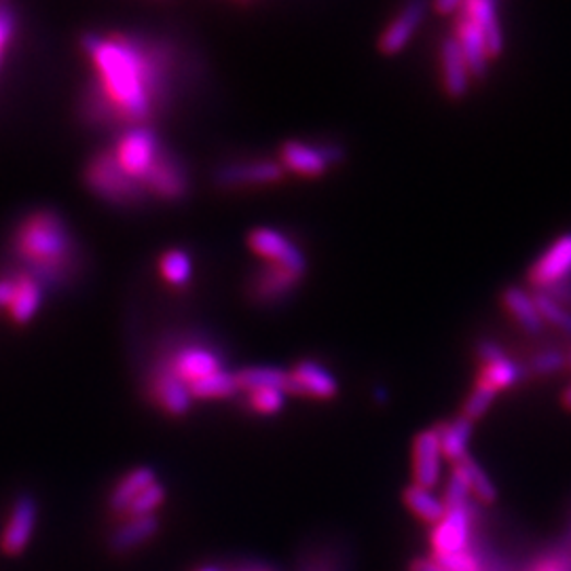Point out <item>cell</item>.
Listing matches in <instances>:
<instances>
[{
	"mask_svg": "<svg viewBox=\"0 0 571 571\" xmlns=\"http://www.w3.org/2000/svg\"><path fill=\"white\" fill-rule=\"evenodd\" d=\"M83 49L98 81L87 92L85 115L98 123L151 119L166 90L168 47L126 34H85Z\"/></svg>",
	"mask_w": 571,
	"mask_h": 571,
	"instance_id": "1",
	"label": "cell"
},
{
	"mask_svg": "<svg viewBox=\"0 0 571 571\" xmlns=\"http://www.w3.org/2000/svg\"><path fill=\"white\" fill-rule=\"evenodd\" d=\"M15 250L40 284H62L72 271L74 241L64 218L53 210L28 216L15 237Z\"/></svg>",
	"mask_w": 571,
	"mask_h": 571,
	"instance_id": "2",
	"label": "cell"
},
{
	"mask_svg": "<svg viewBox=\"0 0 571 571\" xmlns=\"http://www.w3.org/2000/svg\"><path fill=\"white\" fill-rule=\"evenodd\" d=\"M85 185L87 189L98 195L100 200L117 205H128L144 200V189L135 182L126 169L119 166L115 153L96 155L85 169Z\"/></svg>",
	"mask_w": 571,
	"mask_h": 571,
	"instance_id": "3",
	"label": "cell"
},
{
	"mask_svg": "<svg viewBox=\"0 0 571 571\" xmlns=\"http://www.w3.org/2000/svg\"><path fill=\"white\" fill-rule=\"evenodd\" d=\"M159 153H162V144L146 128H134L128 134L121 135L115 148V157L119 166L126 169V174L132 176L135 182H140L146 176V171L153 168Z\"/></svg>",
	"mask_w": 571,
	"mask_h": 571,
	"instance_id": "4",
	"label": "cell"
},
{
	"mask_svg": "<svg viewBox=\"0 0 571 571\" xmlns=\"http://www.w3.org/2000/svg\"><path fill=\"white\" fill-rule=\"evenodd\" d=\"M140 187L144 189V193H153L159 200L176 202L187 195L189 182L180 162L162 148L153 168L148 169L146 176L140 180Z\"/></svg>",
	"mask_w": 571,
	"mask_h": 571,
	"instance_id": "5",
	"label": "cell"
},
{
	"mask_svg": "<svg viewBox=\"0 0 571 571\" xmlns=\"http://www.w3.org/2000/svg\"><path fill=\"white\" fill-rule=\"evenodd\" d=\"M248 243L257 254H261L273 265L293 271L297 275H305V271H307L305 254L288 237L282 236L279 231L265 229V227L254 229L248 237Z\"/></svg>",
	"mask_w": 571,
	"mask_h": 571,
	"instance_id": "6",
	"label": "cell"
},
{
	"mask_svg": "<svg viewBox=\"0 0 571 571\" xmlns=\"http://www.w3.org/2000/svg\"><path fill=\"white\" fill-rule=\"evenodd\" d=\"M38 521V504L33 496H20L9 512L7 525L0 536V546L7 555L15 557L31 544Z\"/></svg>",
	"mask_w": 571,
	"mask_h": 571,
	"instance_id": "7",
	"label": "cell"
},
{
	"mask_svg": "<svg viewBox=\"0 0 571 571\" xmlns=\"http://www.w3.org/2000/svg\"><path fill=\"white\" fill-rule=\"evenodd\" d=\"M286 169L279 162L271 159H257V162H237L229 164L216 171L214 180L218 187L237 189V187H259V185H273L284 178Z\"/></svg>",
	"mask_w": 571,
	"mask_h": 571,
	"instance_id": "8",
	"label": "cell"
},
{
	"mask_svg": "<svg viewBox=\"0 0 571 571\" xmlns=\"http://www.w3.org/2000/svg\"><path fill=\"white\" fill-rule=\"evenodd\" d=\"M472 523H474L472 505L447 510L444 519L432 532L435 555H455L471 548L468 542H471Z\"/></svg>",
	"mask_w": 571,
	"mask_h": 571,
	"instance_id": "9",
	"label": "cell"
},
{
	"mask_svg": "<svg viewBox=\"0 0 571 571\" xmlns=\"http://www.w3.org/2000/svg\"><path fill=\"white\" fill-rule=\"evenodd\" d=\"M571 273V234L557 239L530 271V282L539 288L548 290L568 279Z\"/></svg>",
	"mask_w": 571,
	"mask_h": 571,
	"instance_id": "10",
	"label": "cell"
},
{
	"mask_svg": "<svg viewBox=\"0 0 571 571\" xmlns=\"http://www.w3.org/2000/svg\"><path fill=\"white\" fill-rule=\"evenodd\" d=\"M164 365L187 385H193L203 377H207L216 370H223L221 358L212 349L202 347V345H191V347L178 349Z\"/></svg>",
	"mask_w": 571,
	"mask_h": 571,
	"instance_id": "11",
	"label": "cell"
},
{
	"mask_svg": "<svg viewBox=\"0 0 571 571\" xmlns=\"http://www.w3.org/2000/svg\"><path fill=\"white\" fill-rule=\"evenodd\" d=\"M151 394H153V401L174 417L187 415L193 403L189 385L185 381H180L166 365H159L153 372Z\"/></svg>",
	"mask_w": 571,
	"mask_h": 571,
	"instance_id": "12",
	"label": "cell"
},
{
	"mask_svg": "<svg viewBox=\"0 0 571 571\" xmlns=\"http://www.w3.org/2000/svg\"><path fill=\"white\" fill-rule=\"evenodd\" d=\"M426 11H428V7L424 2H411L403 7L401 13L394 17V22H390V26L381 33L379 51L383 56L401 53L417 33V28L421 26Z\"/></svg>",
	"mask_w": 571,
	"mask_h": 571,
	"instance_id": "13",
	"label": "cell"
},
{
	"mask_svg": "<svg viewBox=\"0 0 571 571\" xmlns=\"http://www.w3.org/2000/svg\"><path fill=\"white\" fill-rule=\"evenodd\" d=\"M440 60H442V85L449 98L460 100L471 90V70L464 60V53L460 49V43L455 36H447L440 47Z\"/></svg>",
	"mask_w": 571,
	"mask_h": 571,
	"instance_id": "14",
	"label": "cell"
},
{
	"mask_svg": "<svg viewBox=\"0 0 571 571\" xmlns=\"http://www.w3.org/2000/svg\"><path fill=\"white\" fill-rule=\"evenodd\" d=\"M302 275L267 263L252 277V299L257 302H275L286 299L301 282Z\"/></svg>",
	"mask_w": 571,
	"mask_h": 571,
	"instance_id": "15",
	"label": "cell"
},
{
	"mask_svg": "<svg viewBox=\"0 0 571 571\" xmlns=\"http://www.w3.org/2000/svg\"><path fill=\"white\" fill-rule=\"evenodd\" d=\"M440 440L437 430H426L415 438L413 447V468H415V485L424 489H435L440 480Z\"/></svg>",
	"mask_w": 571,
	"mask_h": 571,
	"instance_id": "16",
	"label": "cell"
},
{
	"mask_svg": "<svg viewBox=\"0 0 571 571\" xmlns=\"http://www.w3.org/2000/svg\"><path fill=\"white\" fill-rule=\"evenodd\" d=\"M464 11V7H462ZM457 43L460 49L464 53V60L468 64L472 76L476 79H485L489 72V53H487V45L485 38L478 31V26L472 22L471 15L464 11L460 22H457Z\"/></svg>",
	"mask_w": 571,
	"mask_h": 571,
	"instance_id": "17",
	"label": "cell"
},
{
	"mask_svg": "<svg viewBox=\"0 0 571 571\" xmlns=\"http://www.w3.org/2000/svg\"><path fill=\"white\" fill-rule=\"evenodd\" d=\"M159 532V519L153 516H138L121 523L108 539L112 555H130L140 548L144 542L155 538Z\"/></svg>",
	"mask_w": 571,
	"mask_h": 571,
	"instance_id": "18",
	"label": "cell"
},
{
	"mask_svg": "<svg viewBox=\"0 0 571 571\" xmlns=\"http://www.w3.org/2000/svg\"><path fill=\"white\" fill-rule=\"evenodd\" d=\"M282 166L284 169H293L301 176H322L331 168L320 144H307L299 140H288L282 144Z\"/></svg>",
	"mask_w": 571,
	"mask_h": 571,
	"instance_id": "19",
	"label": "cell"
},
{
	"mask_svg": "<svg viewBox=\"0 0 571 571\" xmlns=\"http://www.w3.org/2000/svg\"><path fill=\"white\" fill-rule=\"evenodd\" d=\"M290 372L295 377L299 396L329 401V398H335L336 392H338V383H336L333 372L324 369L318 362L305 360L301 365H297V369L290 370Z\"/></svg>",
	"mask_w": 571,
	"mask_h": 571,
	"instance_id": "20",
	"label": "cell"
},
{
	"mask_svg": "<svg viewBox=\"0 0 571 571\" xmlns=\"http://www.w3.org/2000/svg\"><path fill=\"white\" fill-rule=\"evenodd\" d=\"M464 11L472 17V22L478 26V31L485 38L489 58H498L504 49V34L498 20V7L491 0H471L464 4Z\"/></svg>",
	"mask_w": 571,
	"mask_h": 571,
	"instance_id": "21",
	"label": "cell"
},
{
	"mask_svg": "<svg viewBox=\"0 0 571 571\" xmlns=\"http://www.w3.org/2000/svg\"><path fill=\"white\" fill-rule=\"evenodd\" d=\"M237 385L246 392L257 390H279L284 394H297V383L293 372L277 367H250L237 370Z\"/></svg>",
	"mask_w": 571,
	"mask_h": 571,
	"instance_id": "22",
	"label": "cell"
},
{
	"mask_svg": "<svg viewBox=\"0 0 571 571\" xmlns=\"http://www.w3.org/2000/svg\"><path fill=\"white\" fill-rule=\"evenodd\" d=\"M40 301H43L40 282L26 271L15 275V295H13V301L7 309L11 320L15 324H28L36 316Z\"/></svg>",
	"mask_w": 571,
	"mask_h": 571,
	"instance_id": "23",
	"label": "cell"
},
{
	"mask_svg": "<svg viewBox=\"0 0 571 571\" xmlns=\"http://www.w3.org/2000/svg\"><path fill=\"white\" fill-rule=\"evenodd\" d=\"M157 483V474L153 468H134L132 472H128L112 489L110 498H108V505L112 512L117 514H126V510L130 505L134 504L135 498L146 491L151 485Z\"/></svg>",
	"mask_w": 571,
	"mask_h": 571,
	"instance_id": "24",
	"label": "cell"
},
{
	"mask_svg": "<svg viewBox=\"0 0 571 571\" xmlns=\"http://www.w3.org/2000/svg\"><path fill=\"white\" fill-rule=\"evenodd\" d=\"M435 430L440 440V451L447 460L457 464L468 457V442H471L472 430H474V421L460 417L451 424H440Z\"/></svg>",
	"mask_w": 571,
	"mask_h": 571,
	"instance_id": "25",
	"label": "cell"
},
{
	"mask_svg": "<svg viewBox=\"0 0 571 571\" xmlns=\"http://www.w3.org/2000/svg\"><path fill=\"white\" fill-rule=\"evenodd\" d=\"M502 301L504 307L516 318V322L532 335H538L544 329V318L539 313L538 305L536 299L521 290V288H505L504 295H502Z\"/></svg>",
	"mask_w": 571,
	"mask_h": 571,
	"instance_id": "26",
	"label": "cell"
},
{
	"mask_svg": "<svg viewBox=\"0 0 571 571\" xmlns=\"http://www.w3.org/2000/svg\"><path fill=\"white\" fill-rule=\"evenodd\" d=\"M404 504L408 505V510L421 519L424 523L428 525H435L437 527L438 523L444 519L447 514V505L444 502L437 498L430 489H424L419 485H411L404 489L403 496Z\"/></svg>",
	"mask_w": 571,
	"mask_h": 571,
	"instance_id": "27",
	"label": "cell"
},
{
	"mask_svg": "<svg viewBox=\"0 0 571 571\" xmlns=\"http://www.w3.org/2000/svg\"><path fill=\"white\" fill-rule=\"evenodd\" d=\"M193 398H231L239 392L236 372L229 370H216L193 385H189Z\"/></svg>",
	"mask_w": 571,
	"mask_h": 571,
	"instance_id": "28",
	"label": "cell"
},
{
	"mask_svg": "<svg viewBox=\"0 0 571 571\" xmlns=\"http://www.w3.org/2000/svg\"><path fill=\"white\" fill-rule=\"evenodd\" d=\"M455 471L464 476V480L468 483L471 493L474 498H478V500L485 502V504H491V502L498 500V489H496V485L489 480V476L472 460L471 455H468L466 460L457 462V464H455Z\"/></svg>",
	"mask_w": 571,
	"mask_h": 571,
	"instance_id": "29",
	"label": "cell"
},
{
	"mask_svg": "<svg viewBox=\"0 0 571 571\" xmlns=\"http://www.w3.org/2000/svg\"><path fill=\"white\" fill-rule=\"evenodd\" d=\"M523 374H525L523 369L519 365H514L512 360H508V356H505V358L493 362V365H485V369L478 377V383H485L491 390L500 392L504 388L516 385L523 379Z\"/></svg>",
	"mask_w": 571,
	"mask_h": 571,
	"instance_id": "30",
	"label": "cell"
},
{
	"mask_svg": "<svg viewBox=\"0 0 571 571\" xmlns=\"http://www.w3.org/2000/svg\"><path fill=\"white\" fill-rule=\"evenodd\" d=\"M162 275L168 279L171 286H185L191 279V259L185 250H169L159 261Z\"/></svg>",
	"mask_w": 571,
	"mask_h": 571,
	"instance_id": "31",
	"label": "cell"
},
{
	"mask_svg": "<svg viewBox=\"0 0 571 571\" xmlns=\"http://www.w3.org/2000/svg\"><path fill=\"white\" fill-rule=\"evenodd\" d=\"M168 493L162 483L151 485L146 491H142L134 500V504L126 510L128 519H138V516H153L157 508H162L166 502Z\"/></svg>",
	"mask_w": 571,
	"mask_h": 571,
	"instance_id": "32",
	"label": "cell"
},
{
	"mask_svg": "<svg viewBox=\"0 0 571 571\" xmlns=\"http://www.w3.org/2000/svg\"><path fill=\"white\" fill-rule=\"evenodd\" d=\"M534 299H536L544 322L555 324L566 335L571 336V313L563 307V302L555 301L552 297H548L546 293H539V290L534 295Z\"/></svg>",
	"mask_w": 571,
	"mask_h": 571,
	"instance_id": "33",
	"label": "cell"
},
{
	"mask_svg": "<svg viewBox=\"0 0 571 571\" xmlns=\"http://www.w3.org/2000/svg\"><path fill=\"white\" fill-rule=\"evenodd\" d=\"M496 394H498L496 390H491L489 385L476 381V388L472 390L468 401L464 404V417L471 419V421H476L478 417H483V415L489 411V406L493 403Z\"/></svg>",
	"mask_w": 571,
	"mask_h": 571,
	"instance_id": "34",
	"label": "cell"
},
{
	"mask_svg": "<svg viewBox=\"0 0 571 571\" xmlns=\"http://www.w3.org/2000/svg\"><path fill=\"white\" fill-rule=\"evenodd\" d=\"M248 404L252 411L261 415H275L284 408L286 404V394L279 390H257L248 392Z\"/></svg>",
	"mask_w": 571,
	"mask_h": 571,
	"instance_id": "35",
	"label": "cell"
},
{
	"mask_svg": "<svg viewBox=\"0 0 571 571\" xmlns=\"http://www.w3.org/2000/svg\"><path fill=\"white\" fill-rule=\"evenodd\" d=\"M471 487L464 480V476L460 472L453 471L451 478H449V485H447V491H444V498H442L447 510L471 505Z\"/></svg>",
	"mask_w": 571,
	"mask_h": 571,
	"instance_id": "36",
	"label": "cell"
},
{
	"mask_svg": "<svg viewBox=\"0 0 571 571\" xmlns=\"http://www.w3.org/2000/svg\"><path fill=\"white\" fill-rule=\"evenodd\" d=\"M435 561L447 571H483L478 557L471 548L455 555H435Z\"/></svg>",
	"mask_w": 571,
	"mask_h": 571,
	"instance_id": "37",
	"label": "cell"
},
{
	"mask_svg": "<svg viewBox=\"0 0 571 571\" xmlns=\"http://www.w3.org/2000/svg\"><path fill=\"white\" fill-rule=\"evenodd\" d=\"M530 367H532L534 372H538V374L559 372V370L568 369V354L557 352V349L542 352L538 356H534V360H532Z\"/></svg>",
	"mask_w": 571,
	"mask_h": 571,
	"instance_id": "38",
	"label": "cell"
},
{
	"mask_svg": "<svg viewBox=\"0 0 571 571\" xmlns=\"http://www.w3.org/2000/svg\"><path fill=\"white\" fill-rule=\"evenodd\" d=\"M15 33V13L9 4H0V56Z\"/></svg>",
	"mask_w": 571,
	"mask_h": 571,
	"instance_id": "39",
	"label": "cell"
},
{
	"mask_svg": "<svg viewBox=\"0 0 571 571\" xmlns=\"http://www.w3.org/2000/svg\"><path fill=\"white\" fill-rule=\"evenodd\" d=\"M476 354L483 360V365H493V362L505 358L504 349L493 341H480L478 347H476Z\"/></svg>",
	"mask_w": 571,
	"mask_h": 571,
	"instance_id": "40",
	"label": "cell"
},
{
	"mask_svg": "<svg viewBox=\"0 0 571 571\" xmlns=\"http://www.w3.org/2000/svg\"><path fill=\"white\" fill-rule=\"evenodd\" d=\"M15 295V277L0 279V309H9Z\"/></svg>",
	"mask_w": 571,
	"mask_h": 571,
	"instance_id": "41",
	"label": "cell"
},
{
	"mask_svg": "<svg viewBox=\"0 0 571 571\" xmlns=\"http://www.w3.org/2000/svg\"><path fill=\"white\" fill-rule=\"evenodd\" d=\"M536 571H571V566L566 559H546L539 563Z\"/></svg>",
	"mask_w": 571,
	"mask_h": 571,
	"instance_id": "42",
	"label": "cell"
},
{
	"mask_svg": "<svg viewBox=\"0 0 571 571\" xmlns=\"http://www.w3.org/2000/svg\"><path fill=\"white\" fill-rule=\"evenodd\" d=\"M411 571H447L444 568H440L435 559H417L413 566H411Z\"/></svg>",
	"mask_w": 571,
	"mask_h": 571,
	"instance_id": "43",
	"label": "cell"
},
{
	"mask_svg": "<svg viewBox=\"0 0 571 571\" xmlns=\"http://www.w3.org/2000/svg\"><path fill=\"white\" fill-rule=\"evenodd\" d=\"M435 9H437L438 13H457V11H462V2H457V0H440V2L435 4Z\"/></svg>",
	"mask_w": 571,
	"mask_h": 571,
	"instance_id": "44",
	"label": "cell"
},
{
	"mask_svg": "<svg viewBox=\"0 0 571 571\" xmlns=\"http://www.w3.org/2000/svg\"><path fill=\"white\" fill-rule=\"evenodd\" d=\"M563 404H566V408H570L571 411V385L568 388V392L563 394Z\"/></svg>",
	"mask_w": 571,
	"mask_h": 571,
	"instance_id": "45",
	"label": "cell"
},
{
	"mask_svg": "<svg viewBox=\"0 0 571 571\" xmlns=\"http://www.w3.org/2000/svg\"><path fill=\"white\" fill-rule=\"evenodd\" d=\"M241 571H271V570H267V568H246V570H241Z\"/></svg>",
	"mask_w": 571,
	"mask_h": 571,
	"instance_id": "46",
	"label": "cell"
},
{
	"mask_svg": "<svg viewBox=\"0 0 571 571\" xmlns=\"http://www.w3.org/2000/svg\"><path fill=\"white\" fill-rule=\"evenodd\" d=\"M202 571H221V570H216V568H203Z\"/></svg>",
	"mask_w": 571,
	"mask_h": 571,
	"instance_id": "47",
	"label": "cell"
},
{
	"mask_svg": "<svg viewBox=\"0 0 571 571\" xmlns=\"http://www.w3.org/2000/svg\"><path fill=\"white\" fill-rule=\"evenodd\" d=\"M568 367L571 369V352L568 354Z\"/></svg>",
	"mask_w": 571,
	"mask_h": 571,
	"instance_id": "48",
	"label": "cell"
},
{
	"mask_svg": "<svg viewBox=\"0 0 571 571\" xmlns=\"http://www.w3.org/2000/svg\"><path fill=\"white\" fill-rule=\"evenodd\" d=\"M0 60H2V56H0Z\"/></svg>",
	"mask_w": 571,
	"mask_h": 571,
	"instance_id": "49",
	"label": "cell"
}]
</instances>
